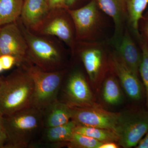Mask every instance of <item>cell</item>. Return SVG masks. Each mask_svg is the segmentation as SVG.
Masks as SVG:
<instances>
[{"mask_svg":"<svg viewBox=\"0 0 148 148\" xmlns=\"http://www.w3.org/2000/svg\"><path fill=\"white\" fill-rule=\"evenodd\" d=\"M71 108V120L76 125L108 129L115 132L119 113L106 110L98 104Z\"/></svg>","mask_w":148,"mask_h":148,"instance_id":"cell-9","label":"cell"},{"mask_svg":"<svg viewBox=\"0 0 148 148\" xmlns=\"http://www.w3.org/2000/svg\"><path fill=\"white\" fill-rule=\"evenodd\" d=\"M103 143L90 137L74 132L71 139L66 145L70 148H100Z\"/></svg>","mask_w":148,"mask_h":148,"instance_id":"cell-23","label":"cell"},{"mask_svg":"<svg viewBox=\"0 0 148 148\" xmlns=\"http://www.w3.org/2000/svg\"><path fill=\"white\" fill-rule=\"evenodd\" d=\"M24 0H0V27L16 22L21 15Z\"/></svg>","mask_w":148,"mask_h":148,"instance_id":"cell-19","label":"cell"},{"mask_svg":"<svg viewBox=\"0 0 148 148\" xmlns=\"http://www.w3.org/2000/svg\"><path fill=\"white\" fill-rule=\"evenodd\" d=\"M101 10L112 18L114 24V33L109 43L112 44L120 38L127 23L126 0H96Z\"/></svg>","mask_w":148,"mask_h":148,"instance_id":"cell-13","label":"cell"},{"mask_svg":"<svg viewBox=\"0 0 148 148\" xmlns=\"http://www.w3.org/2000/svg\"><path fill=\"white\" fill-rule=\"evenodd\" d=\"M141 35V38L138 40L142 54L139 73L145 87L146 106L148 110V41L144 36Z\"/></svg>","mask_w":148,"mask_h":148,"instance_id":"cell-22","label":"cell"},{"mask_svg":"<svg viewBox=\"0 0 148 148\" xmlns=\"http://www.w3.org/2000/svg\"><path fill=\"white\" fill-rule=\"evenodd\" d=\"M110 70L118 77L127 96L135 101H140L144 95L143 85L136 75L114 49L109 51Z\"/></svg>","mask_w":148,"mask_h":148,"instance_id":"cell-11","label":"cell"},{"mask_svg":"<svg viewBox=\"0 0 148 148\" xmlns=\"http://www.w3.org/2000/svg\"><path fill=\"white\" fill-rule=\"evenodd\" d=\"M0 28H1V27H0Z\"/></svg>","mask_w":148,"mask_h":148,"instance_id":"cell-34","label":"cell"},{"mask_svg":"<svg viewBox=\"0 0 148 148\" xmlns=\"http://www.w3.org/2000/svg\"><path fill=\"white\" fill-rule=\"evenodd\" d=\"M119 146L114 142H108L103 143L100 148H118Z\"/></svg>","mask_w":148,"mask_h":148,"instance_id":"cell-30","label":"cell"},{"mask_svg":"<svg viewBox=\"0 0 148 148\" xmlns=\"http://www.w3.org/2000/svg\"><path fill=\"white\" fill-rule=\"evenodd\" d=\"M68 11L73 22L77 41H102L106 14L99 8L96 0H91L77 8L68 9Z\"/></svg>","mask_w":148,"mask_h":148,"instance_id":"cell-5","label":"cell"},{"mask_svg":"<svg viewBox=\"0 0 148 148\" xmlns=\"http://www.w3.org/2000/svg\"><path fill=\"white\" fill-rule=\"evenodd\" d=\"M36 32L43 36L57 37L70 48L73 54L75 53L77 42L75 32L68 9H51Z\"/></svg>","mask_w":148,"mask_h":148,"instance_id":"cell-8","label":"cell"},{"mask_svg":"<svg viewBox=\"0 0 148 148\" xmlns=\"http://www.w3.org/2000/svg\"><path fill=\"white\" fill-rule=\"evenodd\" d=\"M3 115L0 112V130L5 132L3 127Z\"/></svg>","mask_w":148,"mask_h":148,"instance_id":"cell-31","label":"cell"},{"mask_svg":"<svg viewBox=\"0 0 148 148\" xmlns=\"http://www.w3.org/2000/svg\"><path fill=\"white\" fill-rule=\"evenodd\" d=\"M47 1H48V0H47Z\"/></svg>","mask_w":148,"mask_h":148,"instance_id":"cell-35","label":"cell"},{"mask_svg":"<svg viewBox=\"0 0 148 148\" xmlns=\"http://www.w3.org/2000/svg\"><path fill=\"white\" fill-rule=\"evenodd\" d=\"M3 78L0 77V84H1V82Z\"/></svg>","mask_w":148,"mask_h":148,"instance_id":"cell-33","label":"cell"},{"mask_svg":"<svg viewBox=\"0 0 148 148\" xmlns=\"http://www.w3.org/2000/svg\"><path fill=\"white\" fill-rule=\"evenodd\" d=\"M64 92L68 105L71 107L94 106V97L84 75L78 70L69 76Z\"/></svg>","mask_w":148,"mask_h":148,"instance_id":"cell-12","label":"cell"},{"mask_svg":"<svg viewBox=\"0 0 148 148\" xmlns=\"http://www.w3.org/2000/svg\"><path fill=\"white\" fill-rule=\"evenodd\" d=\"M7 136L5 132L0 130V148H5Z\"/></svg>","mask_w":148,"mask_h":148,"instance_id":"cell-28","label":"cell"},{"mask_svg":"<svg viewBox=\"0 0 148 148\" xmlns=\"http://www.w3.org/2000/svg\"><path fill=\"white\" fill-rule=\"evenodd\" d=\"M28 45L16 21L0 28V56L10 55L16 59L18 66L27 59Z\"/></svg>","mask_w":148,"mask_h":148,"instance_id":"cell-10","label":"cell"},{"mask_svg":"<svg viewBox=\"0 0 148 148\" xmlns=\"http://www.w3.org/2000/svg\"><path fill=\"white\" fill-rule=\"evenodd\" d=\"M51 9L66 8L65 0H48Z\"/></svg>","mask_w":148,"mask_h":148,"instance_id":"cell-26","label":"cell"},{"mask_svg":"<svg viewBox=\"0 0 148 148\" xmlns=\"http://www.w3.org/2000/svg\"><path fill=\"white\" fill-rule=\"evenodd\" d=\"M0 84V112L3 116L32 106L34 84L26 70L19 66Z\"/></svg>","mask_w":148,"mask_h":148,"instance_id":"cell-1","label":"cell"},{"mask_svg":"<svg viewBox=\"0 0 148 148\" xmlns=\"http://www.w3.org/2000/svg\"><path fill=\"white\" fill-rule=\"evenodd\" d=\"M3 71L2 64L1 61V59H0V73H1V72H2Z\"/></svg>","mask_w":148,"mask_h":148,"instance_id":"cell-32","label":"cell"},{"mask_svg":"<svg viewBox=\"0 0 148 148\" xmlns=\"http://www.w3.org/2000/svg\"><path fill=\"white\" fill-rule=\"evenodd\" d=\"M19 66L27 71L34 81V92L32 107L44 112L57 100V96L65 75V70L45 71L27 59Z\"/></svg>","mask_w":148,"mask_h":148,"instance_id":"cell-3","label":"cell"},{"mask_svg":"<svg viewBox=\"0 0 148 148\" xmlns=\"http://www.w3.org/2000/svg\"><path fill=\"white\" fill-rule=\"evenodd\" d=\"M104 44L102 41H77L75 53H78L90 82L94 85L110 71L109 52Z\"/></svg>","mask_w":148,"mask_h":148,"instance_id":"cell-6","label":"cell"},{"mask_svg":"<svg viewBox=\"0 0 148 148\" xmlns=\"http://www.w3.org/2000/svg\"><path fill=\"white\" fill-rule=\"evenodd\" d=\"M45 112L46 115L44 125L46 128L65 124L71 120V106L58 100L52 103L44 112Z\"/></svg>","mask_w":148,"mask_h":148,"instance_id":"cell-16","label":"cell"},{"mask_svg":"<svg viewBox=\"0 0 148 148\" xmlns=\"http://www.w3.org/2000/svg\"><path fill=\"white\" fill-rule=\"evenodd\" d=\"M112 45L130 69L139 77L142 51L132 38L128 27L125 28L120 38Z\"/></svg>","mask_w":148,"mask_h":148,"instance_id":"cell-14","label":"cell"},{"mask_svg":"<svg viewBox=\"0 0 148 148\" xmlns=\"http://www.w3.org/2000/svg\"><path fill=\"white\" fill-rule=\"evenodd\" d=\"M16 21L28 45L26 59L45 71L63 70L64 56L61 49L51 41L29 31L19 18Z\"/></svg>","mask_w":148,"mask_h":148,"instance_id":"cell-4","label":"cell"},{"mask_svg":"<svg viewBox=\"0 0 148 148\" xmlns=\"http://www.w3.org/2000/svg\"><path fill=\"white\" fill-rule=\"evenodd\" d=\"M127 24L138 40L141 38L139 31L140 21L148 5V0H126Z\"/></svg>","mask_w":148,"mask_h":148,"instance_id":"cell-17","label":"cell"},{"mask_svg":"<svg viewBox=\"0 0 148 148\" xmlns=\"http://www.w3.org/2000/svg\"><path fill=\"white\" fill-rule=\"evenodd\" d=\"M43 115L42 111L32 106L4 116V129L7 136L5 148L27 147L43 125Z\"/></svg>","mask_w":148,"mask_h":148,"instance_id":"cell-2","label":"cell"},{"mask_svg":"<svg viewBox=\"0 0 148 148\" xmlns=\"http://www.w3.org/2000/svg\"><path fill=\"white\" fill-rule=\"evenodd\" d=\"M140 23H142L141 24L142 26V35L145 37L148 41V12L143 16Z\"/></svg>","mask_w":148,"mask_h":148,"instance_id":"cell-25","label":"cell"},{"mask_svg":"<svg viewBox=\"0 0 148 148\" xmlns=\"http://www.w3.org/2000/svg\"><path fill=\"white\" fill-rule=\"evenodd\" d=\"M74 132L90 137L102 143L118 142V140L116 133L108 129L76 125Z\"/></svg>","mask_w":148,"mask_h":148,"instance_id":"cell-21","label":"cell"},{"mask_svg":"<svg viewBox=\"0 0 148 148\" xmlns=\"http://www.w3.org/2000/svg\"><path fill=\"white\" fill-rule=\"evenodd\" d=\"M148 131V110L119 113L115 133L119 144L124 148L136 147Z\"/></svg>","mask_w":148,"mask_h":148,"instance_id":"cell-7","label":"cell"},{"mask_svg":"<svg viewBox=\"0 0 148 148\" xmlns=\"http://www.w3.org/2000/svg\"><path fill=\"white\" fill-rule=\"evenodd\" d=\"M81 0H65V5L66 8L69 9H73L78 3ZM91 1V0H90Z\"/></svg>","mask_w":148,"mask_h":148,"instance_id":"cell-29","label":"cell"},{"mask_svg":"<svg viewBox=\"0 0 148 148\" xmlns=\"http://www.w3.org/2000/svg\"><path fill=\"white\" fill-rule=\"evenodd\" d=\"M0 59L2 64L4 71L10 70L14 65L16 64V58L12 55L6 54L1 56Z\"/></svg>","mask_w":148,"mask_h":148,"instance_id":"cell-24","label":"cell"},{"mask_svg":"<svg viewBox=\"0 0 148 148\" xmlns=\"http://www.w3.org/2000/svg\"><path fill=\"white\" fill-rule=\"evenodd\" d=\"M110 73L103 82L102 96L106 103L116 106L121 103L123 97L116 76L110 69Z\"/></svg>","mask_w":148,"mask_h":148,"instance_id":"cell-18","label":"cell"},{"mask_svg":"<svg viewBox=\"0 0 148 148\" xmlns=\"http://www.w3.org/2000/svg\"><path fill=\"white\" fill-rule=\"evenodd\" d=\"M144 136L145 137L140 140L135 148H148V131Z\"/></svg>","mask_w":148,"mask_h":148,"instance_id":"cell-27","label":"cell"},{"mask_svg":"<svg viewBox=\"0 0 148 148\" xmlns=\"http://www.w3.org/2000/svg\"><path fill=\"white\" fill-rule=\"evenodd\" d=\"M76 124L71 120L66 124L46 128V138L48 141L55 144H67L71 139Z\"/></svg>","mask_w":148,"mask_h":148,"instance_id":"cell-20","label":"cell"},{"mask_svg":"<svg viewBox=\"0 0 148 148\" xmlns=\"http://www.w3.org/2000/svg\"><path fill=\"white\" fill-rule=\"evenodd\" d=\"M51 10L47 0H24L19 19L29 31L36 32Z\"/></svg>","mask_w":148,"mask_h":148,"instance_id":"cell-15","label":"cell"}]
</instances>
